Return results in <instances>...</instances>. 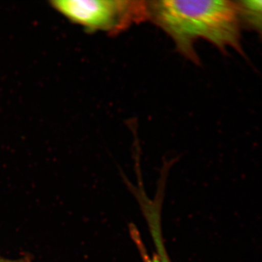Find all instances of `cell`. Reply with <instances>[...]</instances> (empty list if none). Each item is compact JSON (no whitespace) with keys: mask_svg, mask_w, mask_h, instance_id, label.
<instances>
[{"mask_svg":"<svg viewBox=\"0 0 262 262\" xmlns=\"http://www.w3.org/2000/svg\"><path fill=\"white\" fill-rule=\"evenodd\" d=\"M148 3L149 20L171 39L182 56L192 63H200L194 48L200 40L206 41L222 52L232 49L244 55L237 2L156 0Z\"/></svg>","mask_w":262,"mask_h":262,"instance_id":"6da1fadb","label":"cell"},{"mask_svg":"<svg viewBox=\"0 0 262 262\" xmlns=\"http://www.w3.org/2000/svg\"><path fill=\"white\" fill-rule=\"evenodd\" d=\"M52 8L89 32L117 35L149 20V3L140 0H54Z\"/></svg>","mask_w":262,"mask_h":262,"instance_id":"7a4b0ae2","label":"cell"},{"mask_svg":"<svg viewBox=\"0 0 262 262\" xmlns=\"http://www.w3.org/2000/svg\"><path fill=\"white\" fill-rule=\"evenodd\" d=\"M241 22L254 31L262 39V0L237 2Z\"/></svg>","mask_w":262,"mask_h":262,"instance_id":"3957f363","label":"cell"},{"mask_svg":"<svg viewBox=\"0 0 262 262\" xmlns=\"http://www.w3.org/2000/svg\"><path fill=\"white\" fill-rule=\"evenodd\" d=\"M155 245L158 248V254L155 255L152 258H150L147 256H144V261L145 262H170L168 257H167L166 253L164 250L163 242L161 241V237L160 236H157L154 237Z\"/></svg>","mask_w":262,"mask_h":262,"instance_id":"277c9868","label":"cell"},{"mask_svg":"<svg viewBox=\"0 0 262 262\" xmlns=\"http://www.w3.org/2000/svg\"><path fill=\"white\" fill-rule=\"evenodd\" d=\"M0 262H31L29 258H22L20 259L10 260L0 257Z\"/></svg>","mask_w":262,"mask_h":262,"instance_id":"5b68a950","label":"cell"}]
</instances>
